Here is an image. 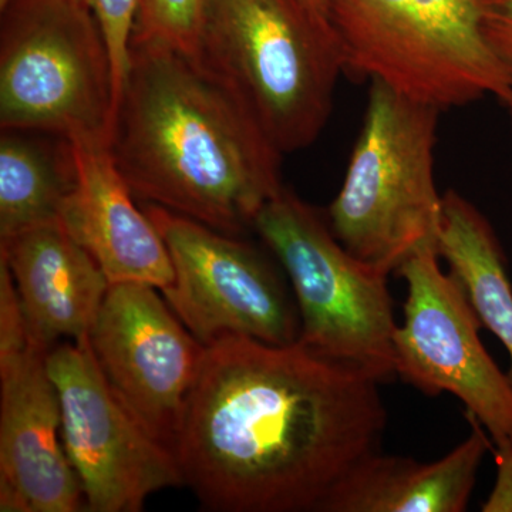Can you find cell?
<instances>
[{"mask_svg": "<svg viewBox=\"0 0 512 512\" xmlns=\"http://www.w3.org/2000/svg\"><path fill=\"white\" fill-rule=\"evenodd\" d=\"M76 183V156L69 137L2 128L0 239L62 222Z\"/></svg>", "mask_w": 512, "mask_h": 512, "instance_id": "2e32d148", "label": "cell"}, {"mask_svg": "<svg viewBox=\"0 0 512 512\" xmlns=\"http://www.w3.org/2000/svg\"><path fill=\"white\" fill-rule=\"evenodd\" d=\"M173 262L163 295L202 345L229 336L289 345L299 320L274 269L237 237L173 211L146 205Z\"/></svg>", "mask_w": 512, "mask_h": 512, "instance_id": "30bf717a", "label": "cell"}, {"mask_svg": "<svg viewBox=\"0 0 512 512\" xmlns=\"http://www.w3.org/2000/svg\"><path fill=\"white\" fill-rule=\"evenodd\" d=\"M497 478L490 497L483 504L484 512H512V444L495 450Z\"/></svg>", "mask_w": 512, "mask_h": 512, "instance_id": "44dd1931", "label": "cell"}, {"mask_svg": "<svg viewBox=\"0 0 512 512\" xmlns=\"http://www.w3.org/2000/svg\"><path fill=\"white\" fill-rule=\"evenodd\" d=\"M329 23L345 72L440 111L510 103L478 0H329Z\"/></svg>", "mask_w": 512, "mask_h": 512, "instance_id": "5b68a950", "label": "cell"}, {"mask_svg": "<svg viewBox=\"0 0 512 512\" xmlns=\"http://www.w3.org/2000/svg\"><path fill=\"white\" fill-rule=\"evenodd\" d=\"M99 20L109 47L114 79V111L130 63V43L140 0H86ZM114 116V114H113Z\"/></svg>", "mask_w": 512, "mask_h": 512, "instance_id": "d6986e66", "label": "cell"}, {"mask_svg": "<svg viewBox=\"0 0 512 512\" xmlns=\"http://www.w3.org/2000/svg\"><path fill=\"white\" fill-rule=\"evenodd\" d=\"M305 5L312 10L313 15L323 22L329 23V0H303Z\"/></svg>", "mask_w": 512, "mask_h": 512, "instance_id": "7402d4cb", "label": "cell"}, {"mask_svg": "<svg viewBox=\"0 0 512 512\" xmlns=\"http://www.w3.org/2000/svg\"><path fill=\"white\" fill-rule=\"evenodd\" d=\"M156 289L138 282L111 284L89 343L101 373L124 406L174 453L207 346Z\"/></svg>", "mask_w": 512, "mask_h": 512, "instance_id": "7c38bea8", "label": "cell"}, {"mask_svg": "<svg viewBox=\"0 0 512 512\" xmlns=\"http://www.w3.org/2000/svg\"><path fill=\"white\" fill-rule=\"evenodd\" d=\"M47 366L59 392L64 450L87 511H141L150 495L184 484L174 453L111 389L89 338L53 346Z\"/></svg>", "mask_w": 512, "mask_h": 512, "instance_id": "9c48e42d", "label": "cell"}, {"mask_svg": "<svg viewBox=\"0 0 512 512\" xmlns=\"http://www.w3.org/2000/svg\"><path fill=\"white\" fill-rule=\"evenodd\" d=\"M254 229L291 279L299 342L380 383L393 376L397 323L389 274L350 254L328 222L288 188L262 208Z\"/></svg>", "mask_w": 512, "mask_h": 512, "instance_id": "52a82bcc", "label": "cell"}, {"mask_svg": "<svg viewBox=\"0 0 512 512\" xmlns=\"http://www.w3.org/2000/svg\"><path fill=\"white\" fill-rule=\"evenodd\" d=\"M437 252L473 303L481 323L510 356L512 380V284L490 221L460 192L443 194Z\"/></svg>", "mask_w": 512, "mask_h": 512, "instance_id": "e0dca14e", "label": "cell"}, {"mask_svg": "<svg viewBox=\"0 0 512 512\" xmlns=\"http://www.w3.org/2000/svg\"><path fill=\"white\" fill-rule=\"evenodd\" d=\"M437 245L397 271L407 286L394 330L396 373L426 394L450 393L485 427L495 446L512 444V380L480 339L481 323L463 285L440 268Z\"/></svg>", "mask_w": 512, "mask_h": 512, "instance_id": "ba28073f", "label": "cell"}, {"mask_svg": "<svg viewBox=\"0 0 512 512\" xmlns=\"http://www.w3.org/2000/svg\"><path fill=\"white\" fill-rule=\"evenodd\" d=\"M49 348L33 338L18 293L0 291V511L76 512L82 485L62 439Z\"/></svg>", "mask_w": 512, "mask_h": 512, "instance_id": "8fae6325", "label": "cell"}, {"mask_svg": "<svg viewBox=\"0 0 512 512\" xmlns=\"http://www.w3.org/2000/svg\"><path fill=\"white\" fill-rule=\"evenodd\" d=\"M0 20V127L109 138L113 67L86 0H9Z\"/></svg>", "mask_w": 512, "mask_h": 512, "instance_id": "8992f818", "label": "cell"}, {"mask_svg": "<svg viewBox=\"0 0 512 512\" xmlns=\"http://www.w3.org/2000/svg\"><path fill=\"white\" fill-rule=\"evenodd\" d=\"M204 8L205 0H140L131 42L157 43L195 57Z\"/></svg>", "mask_w": 512, "mask_h": 512, "instance_id": "ac0fdd59", "label": "cell"}, {"mask_svg": "<svg viewBox=\"0 0 512 512\" xmlns=\"http://www.w3.org/2000/svg\"><path fill=\"white\" fill-rule=\"evenodd\" d=\"M73 143L77 183L62 224L87 249L110 284L138 282L163 292L174 269L160 232L121 175L109 138L77 136Z\"/></svg>", "mask_w": 512, "mask_h": 512, "instance_id": "4fadbf2b", "label": "cell"}, {"mask_svg": "<svg viewBox=\"0 0 512 512\" xmlns=\"http://www.w3.org/2000/svg\"><path fill=\"white\" fill-rule=\"evenodd\" d=\"M488 45L497 57L510 87L508 117L512 128V0H478Z\"/></svg>", "mask_w": 512, "mask_h": 512, "instance_id": "ffe728a7", "label": "cell"}, {"mask_svg": "<svg viewBox=\"0 0 512 512\" xmlns=\"http://www.w3.org/2000/svg\"><path fill=\"white\" fill-rule=\"evenodd\" d=\"M470 421V436L434 463L370 454L340 481L322 512L466 511L490 447L481 424Z\"/></svg>", "mask_w": 512, "mask_h": 512, "instance_id": "9a60e30c", "label": "cell"}, {"mask_svg": "<svg viewBox=\"0 0 512 512\" xmlns=\"http://www.w3.org/2000/svg\"><path fill=\"white\" fill-rule=\"evenodd\" d=\"M109 144L134 197L244 234L284 190V154L195 57L131 42Z\"/></svg>", "mask_w": 512, "mask_h": 512, "instance_id": "7a4b0ae2", "label": "cell"}, {"mask_svg": "<svg viewBox=\"0 0 512 512\" xmlns=\"http://www.w3.org/2000/svg\"><path fill=\"white\" fill-rule=\"evenodd\" d=\"M441 111L370 82L365 119L328 224L350 254L390 274L437 245L443 195L434 178Z\"/></svg>", "mask_w": 512, "mask_h": 512, "instance_id": "277c9868", "label": "cell"}, {"mask_svg": "<svg viewBox=\"0 0 512 512\" xmlns=\"http://www.w3.org/2000/svg\"><path fill=\"white\" fill-rule=\"evenodd\" d=\"M195 59L282 154L318 140L345 72L335 33L303 0H205Z\"/></svg>", "mask_w": 512, "mask_h": 512, "instance_id": "3957f363", "label": "cell"}, {"mask_svg": "<svg viewBox=\"0 0 512 512\" xmlns=\"http://www.w3.org/2000/svg\"><path fill=\"white\" fill-rule=\"evenodd\" d=\"M379 380L299 340L207 346L175 444L184 484L218 512H322L379 451Z\"/></svg>", "mask_w": 512, "mask_h": 512, "instance_id": "6da1fadb", "label": "cell"}, {"mask_svg": "<svg viewBox=\"0 0 512 512\" xmlns=\"http://www.w3.org/2000/svg\"><path fill=\"white\" fill-rule=\"evenodd\" d=\"M8 2L9 0H0V8H3V6H5Z\"/></svg>", "mask_w": 512, "mask_h": 512, "instance_id": "603a6c76", "label": "cell"}, {"mask_svg": "<svg viewBox=\"0 0 512 512\" xmlns=\"http://www.w3.org/2000/svg\"><path fill=\"white\" fill-rule=\"evenodd\" d=\"M30 333L52 349L60 339L89 338L110 288L96 259L62 222L0 239Z\"/></svg>", "mask_w": 512, "mask_h": 512, "instance_id": "5bb4252c", "label": "cell"}]
</instances>
